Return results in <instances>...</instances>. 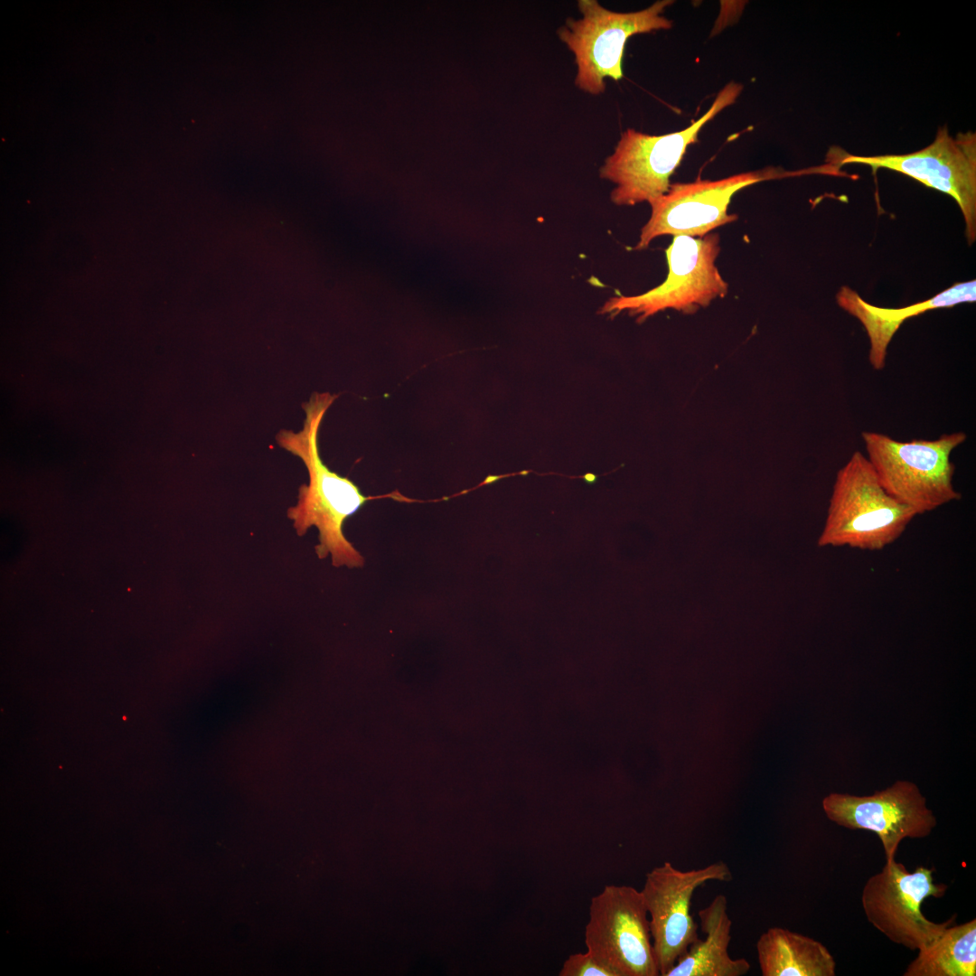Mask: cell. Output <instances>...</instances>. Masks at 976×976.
Here are the masks:
<instances>
[{"instance_id":"cell-7","label":"cell","mask_w":976,"mask_h":976,"mask_svg":"<svg viewBox=\"0 0 976 976\" xmlns=\"http://www.w3.org/2000/svg\"><path fill=\"white\" fill-rule=\"evenodd\" d=\"M719 240L717 233L701 238L674 236L665 251L669 271L663 283L641 295L611 297L600 313L617 314L627 311L643 322L666 309L693 314L714 299L724 297L728 285L715 264L720 251Z\"/></svg>"},{"instance_id":"cell-9","label":"cell","mask_w":976,"mask_h":976,"mask_svg":"<svg viewBox=\"0 0 976 976\" xmlns=\"http://www.w3.org/2000/svg\"><path fill=\"white\" fill-rule=\"evenodd\" d=\"M589 953L620 976H659L648 913L641 890L605 886L592 897L585 930Z\"/></svg>"},{"instance_id":"cell-14","label":"cell","mask_w":976,"mask_h":976,"mask_svg":"<svg viewBox=\"0 0 976 976\" xmlns=\"http://www.w3.org/2000/svg\"><path fill=\"white\" fill-rule=\"evenodd\" d=\"M704 939L699 938L681 955L666 976H743L751 964L745 958H732L728 953L732 921L727 913V899L717 895L698 913Z\"/></svg>"},{"instance_id":"cell-6","label":"cell","mask_w":976,"mask_h":976,"mask_svg":"<svg viewBox=\"0 0 976 976\" xmlns=\"http://www.w3.org/2000/svg\"><path fill=\"white\" fill-rule=\"evenodd\" d=\"M826 163L840 169L844 164H861L875 173L879 168L906 174L925 186L953 197L960 207L969 244L976 239V135L971 132L950 136L940 127L935 139L926 147L906 155L861 156L831 148Z\"/></svg>"},{"instance_id":"cell-18","label":"cell","mask_w":976,"mask_h":976,"mask_svg":"<svg viewBox=\"0 0 976 976\" xmlns=\"http://www.w3.org/2000/svg\"><path fill=\"white\" fill-rule=\"evenodd\" d=\"M582 478L584 479V481L586 483L592 484L596 481L597 475L594 474H591V473H587V474L582 475Z\"/></svg>"},{"instance_id":"cell-13","label":"cell","mask_w":976,"mask_h":976,"mask_svg":"<svg viewBox=\"0 0 976 976\" xmlns=\"http://www.w3.org/2000/svg\"><path fill=\"white\" fill-rule=\"evenodd\" d=\"M836 299L838 305L858 318L866 329L870 343L869 362L875 370H882L887 346L905 320L926 311L975 302L976 280L956 283L930 299L901 308L873 305L846 286L840 287Z\"/></svg>"},{"instance_id":"cell-12","label":"cell","mask_w":976,"mask_h":976,"mask_svg":"<svg viewBox=\"0 0 976 976\" xmlns=\"http://www.w3.org/2000/svg\"><path fill=\"white\" fill-rule=\"evenodd\" d=\"M822 809L839 826L876 833L886 861L895 859L904 839L926 838L937 824L916 784L907 781H897L868 796L832 793L823 799Z\"/></svg>"},{"instance_id":"cell-3","label":"cell","mask_w":976,"mask_h":976,"mask_svg":"<svg viewBox=\"0 0 976 976\" xmlns=\"http://www.w3.org/2000/svg\"><path fill=\"white\" fill-rule=\"evenodd\" d=\"M861 436L883 488L917 515L961 499L953 483L951 454L966 441L964 432L906 442L877 432L864 431Z\"/></svg>"},{"instance_id":"cell-8","label":"cell","mask_w":976,"mask_h":976,"mask_svg":"<svg viewBox=\"0 0 976 976\" xmlns=\"http://www.w3.org/2000/svg\"><path fill=\"white\" fill-rule=\"evenodd\" d=\"M933 872L924 867L909 872L895 859L886 861L862 889L861 906L868 923L894 943L910 950L932 944L956 918L954 915L935 923L923 914L926 898L941 897L947 890V885L934 882Z\"/></svg>"},{"instance_id":"cell-17","label":"cell","mask_w":976,"mask_h":976,"mask_svg":"<svg viewBox=\"0 0 976 976\" xmlns=\"http://www.w3.org/2000/svg\"><path fill=\"white\" fill-rule=\"evenodd\" d=\"M559 976H620L608 964L591 953H577L569 955L564 962Z\"/></svg>"},{"instance_id":"cell-16","label":"cell","mask_w":976,"mask_h":976,"mask_svg":"<svg viewBox=\"0 0 976 976\" xmlns=\"http://www.w3.org/2000/svg\"><path fill=\"white\" fill-rule=\"evenodd\" d=\"M904 976H975L976 920L943 930L928 947L918 951Z\"/></svg>"},{"instance_id":"cell-15","label":"cell","mask_w":976,"mask_h":976,"mask_svg":"<svg viewBox=\"0 0 976 976\" xmlns=\"http://www.w3.org/2000/svg\"><path fill=\"white\" fill-rule=\"evenodd\" d=\"M763 976H834L836 962L821 942L786 928L771 927L756 942Z\"/></svg>"},{"instance_id":"cell-4","label":"cell","mask_w":976,"mask_h":976,"mask_svg":"<svg viewBox=\"0 0 976 976\" xmlns=\"http://www.w3.org/2000/svg\"><path fill=\"white\" fill-rule=\"evenodd\" d=\"M742 89L740 83L727 84L705 114L683 130L662 136L633 128L623 132L614 153L599 170L601 178L616 185L611 192L612 202L633 206L643 202L650 203L663 195L687 147L697 142L706 123L736 101Z\"/></svg>"},{"instance_id":"cell-5","label":"cell","mask_w":976,"mask_h":976,"mask_svg":"<svg viewBox=\"0 0 976 976\" xmlns=\"http://www.w3.org/2000/svg\"><path fill=\"white\" fill-rule=\"evenodd\" d=\"M672 0L657 1L646 9L620 13L603 7L596 0H579V19L568 18L558 30L559 39L575 55L576 86L598 95L605 91V78L624 77L623 56L626 41L634 34L672 27L662 15Z\"/></svg>"},{"instance_id":"cell-1","label":"cell","mask_w":976,"mask_h":976,"mask_svg":"<svg viewBox=\"0 0 976 976\" xmlns=\"http://www.w3.org/2000/svg\"><path fill=\"white\" fill-rule=\"evenodd\" d=\"M336 398L329 392H314L302 404L305 413L303 428L298 432L280 430L276 440L280 447L303 461L309 475L308 483L299 487L296 505L287 510L297 535L304 536L309 528L316 527L319 544L315 552L319 558L330 554L334 567L359 568L364 559L345 538L343 526L372 497L364 496L352 481L330 470L318 448L321 423Z\"/></svg>"},{"instance_id":"cell-2","label":"cell","mask_w":976,"mask_h":976,"mask_svg":"<svg viewBox=\"0 0 976 976\" xmlns=\"http://www.w3.org/2000/svg\"><path fill=\"white\" fill-rule=\"evenodd\" d=\"M917 514L881 485L866 455L855 451L837 472L819 547L881 550Z\"/></svg>"},{"instance_id":"cell-10","label":"cell","mask_w":976,"mask_h":976,"mask_svg":"<svg viewBox=\"0 0 976 976\" xmlns=\"http://www.w3.org/2000/svg\"><path fill=\"white\" fill-rule=\"evenodd\" d=\"M789 176H793V173L767 167L716 181L671 184L663 195L649 203L651 217L642 228L635 249H646L652 240L663 235L701 238L737 220V215L729 214L727 209L738 191L763 181Z\"/></svg>"},{"instance_id":"cell-11","label":"cell","mask_w":976,"mask_h":976,"mask_svg":"<svg viewBox=\"0 0 976 976\" xmlns=\"http://www.w3.org/2000/svg\"><path fill=\"white\" fill-rule=\"evenodd\" d=\"M731 879L732 873L724 861L690 870L678 869L667 861L646 874L641 893L660 976H666L699 938L698 924L690 912L696 889L709 881Z\"/></svg>"}]
</instances>
